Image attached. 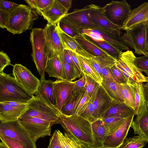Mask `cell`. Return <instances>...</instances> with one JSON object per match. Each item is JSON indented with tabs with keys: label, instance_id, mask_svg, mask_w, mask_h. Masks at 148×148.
<instances>
[{
	"label": "cell",
	"instance_id": "9f6ffc18",
	"mask_svg": "<svg viewBox=\"0 0 148 148\" xmlns=\"http://www.w3.org/2000/svg\"><path fill=\"white\" fill-rule=\"evenodd\" d=\"M90 62L93 66L95 70L98 74L100 79L102 81L103 77L101 74V68L98 61L94 57L89 59Z\"/></svg>",
	"mask_w": 148,
	"mask_h": 148
},
{
	"label": "cell",
	"instance_id": "5bb4252c",
	"mask_svg": "<svg viewBox=\"0 0 148 148\" xmlns=\"http://www.w3.org/2000/svg\"><path fill=\"white\" fill-rule=\"evenodd\" d=\"M87 5L89 8L88 17L91 22L106 30L122 29V27L113 24L107 18L103 7L93 4Z\"/></svg>",
	"mask_w": 148,
	"mask_h": 148
},
{
	"label": "cell",
	"instance_id": "e0dca14e",
	"mask_svg": "<svg viewBox=\"0 0 148 148\" xmlns=\"http://www.w3.org/2000/svg\"><path fill=\"white\" fill-rule=\"evenodd\" d=\"M94 107V116L96 120L100 119L112 102L101 85H99L91 97Z\"/></svg>",
	"mask_w": 148,
	"mask_h": 148
},
{
	"label": "cell",
	"instance_id": "44dd1931",
	"mask_svg": "<svg viewBox=\"0 0 148 148\" xmlns=\"http://www.w3.org/2000/svg\"><path fill=\"white\" fill-rule=\"evenodd\" d=\"M28 109L27 105L23 107L11 106L5 102H0V120L2 123L17 120Z\"/></svg>",
	"mask_w": 148,
	"mask_h": 148
},
{
	"label": "cell",
	"instance_id": "3957f363",
	"mask_svg": "<svg viewBox=\"0 0 148 148\" xmlns=\"http://www.w3.org/2000/svg\"><path fill=\"white\" fill-rule=\"evenodd\" d=\"M34 97L14 77L3 72L0 73V102L13 101L28 103Z\"/></svg>",
	"mask_w": 148,
	"mask_h": 148
},
{
	"label": "cell",
	"instance_id": "c3c4849f",
	"mask_svg": "<svg viewBox=\"0 0 148 148\" xmlns=\"http://www.w3.org/2000/svg\"><path fill=\"white\" fill-rule=\"evenodd\" d=\"M55 0H36L37 9L38 14L44 11Z\"/></svg>",
	"mask_w": 148,
	"mask_h": 148
},
{
	"label": "cell",
	"instance_id": "d6a6232c",
	"mask_svg": "<svg viewBox=\"0 0 148 148\" xmlns=\"http://www.w3.org/2000/svg\"><path fill=\"white\" fill-rule=\"evenodd\" d=\"M57 24L63 32L73 38L81 33L80 30L66 16Z\"/></svg>",
	"mask_w": 148,
	"mask_h": 148
},
{
	"label": "cell",
	"instance_id": "7dc6e473",
	"mask_svg": "<svg viewBox=\"0 0 148 148\" xmlns=\"http://www.w3.org/2000/svg\"><path fill=\"white\" fill-rule=\"evenodd\" d=\"M11 60L7 54L3 51L0 52V73L3 72L5 68L8 65L14 66L11 63Z\"/></svg>",
	"mask_w": 148,
	"mask_h": 148
},
{
	"label": "cell",
	"instance_id": "8fae6325",
	"mask_svg": "<svg viewBox=\"0 0 148 148\" xmlns=\"http://www.w3.org/2000/svg\"><path fill=\"white\" fill-rule=\"evenodd\" d=\"M81 33L96 41H104L117 47L121 51L128 50V46L122 40L120 30H103L93 29L80 30Z\"/></svg>",
	"mask_w": 148,
	"mask_h": 148
},
{
	"label": "cell",
	"instance_id": "6f0895ef",
	"mask_svg": "<svg viewBox=\"0 0 148 148\" xmlns=\"http://www.w3.org/2000/svg\"><path fill=\"white\" fill-rule=\"evenodd\" d=\"M69 51L73 63L79 75L81 76L83 74L81 71L80 64L77 58V55L75 53L69 50Z\"/></svg>",
	"mask_w": 148,
	"mask_h": 148
},
{
	"label": "cell",
	"instance_id": "5b68a950",
	"mask_svg": "<svg viewBox=\"0 0 148 148\" xmlns=\"http://www.w3.org/2000/svg\"><path fill=\"white\" fill-rule=\"evenodd\" d=\"M136 58L131 50L122 52L115 65L123 74L127 84L148 82V77L144 75L138 68Z\"/></svg>",
	"mask_w": 148,
	"mask_h": 148
},
{
	"label": "cell",
	"instance_id": "91938a15",
	"mask_svg": "<svg viewBox=\"0 0 148 148\" xmlns=\"http://www.w3.org/2000/svg\"><path fill=\"white\" fill-rule=\"evenodd\" d=\"M143 92L145 104L147 108H148V82L145 84H143Z\"/></svg>",
	"mask_w": 148,
	"mask_h": 148
},
{
	"label": "cell",
	"instance_id": "9c48e42d",
	"mask_svg": "<svg viewBox=\"0 0 148 148\" xmlns=\"http://www.w3.org/2000/svg\"><path fill=\"white\" fill-rule=\"evenodd\" d=\"M22 125L29 132L34 141L51 135V123L38 118L27 117H20L18 119Z\"/></svg>",
	"mask_w": 148,
	"mask_h": 148
},
{
	"label": "cell",
	"instance_id": "8992f818",
	"mask_svg": "<svg viewBox=\"0 0 148 148\" xmlns=\"http://www.w3.org/2000/svg\"><path fill=\"white\" fill-rule=\"evenodd\" d=\"M59 112L48 105L39 97H34L28 103V109L20 117H34L58 124Z\"/></svg>",
	"mask_w": 148,
	"mask_h": 148
},
{
	"label": "cell",
	"instance_id": "d6986e66",
	"mask_svg": "<svg viewBox=\"0 0 148 148\" xmlns=\"http://www.w3.org/2000/svg\"><path fill=\"white\" fill-rule=\"evenodd\" d=\"M40 81L38 89L34 94L48 105L58 110L56 108V99L53 88V82L51 80H46L45 78L40 79Z\"/></svg>",
	"mask_w": 148,
	"mask_h": 148
},
{
	"label": "cell",
	"instance_id": "603a6c76",
	"mask_svg": "<svg viewBox=\"0 0 148 148\" xmlns=\"http://www.w3.org/2000/svg\"><path fill=\"white\" fill-rule=\"evenodd\" d=\"M56 26L47 23L44 29L50 52H54L60 55L64 52V49L56 30Z\"/></svg>",
	"mask_w": 148,
	"mask_h": 148
},
{
	"label": "cell",
	"instance_id": "83f0119b",
	"mask_svg": "<svg viewBox=\"0 0 148 148\" xmlns=\"http://www.w3.org/2000/svg\"><path fill=\"white\" fill-rule=\"evenodd\" d=\"M128 84L134 93L135 100L134 110L135 115L138 116L143 112L147 108L144 97L143 83H135Z\"/></svg>",
	"mask_w": 148,
	"mask_h": 148
},
{
	"label": "cell",
	"instance_id": "7402d4cb",
	"mask_svg": "<svg viewBox=\"0 0 148 148\" xmlns=\"http://www.w3.org/2000/svg\"><path fill=\"white\" fill-rule=\"evenodd\" d=\"M68 14V11L60 5L56 0H55L49 6L40 12L39 14L47 20L48 23L57 25Z\"/></svg>",
	"mask_w": 148,
	"mask_h": 148
},
{
	"label": "cell",
	"instance_id": "30bf717a",
	"mask_svg": "<svg viewBox=\"0 0 148 148\" xmlns=\"http://www.w3.org/2000/svg\"><path fill=\"white\" fill-rule=\"evenodd\" d=\"M125 0L112 1L103 8L107 18L112 23L122 27L128 18L131 9Z\"/></svg>",
	"mask_w": 148,
	"mask_h": 148
},
{
	"label": "cell",
	"instance_id": "db71d44e",
	"mask_svg": "<svg viewBox=\"0 0 148 148\" xmlns=\"http://www.w3.org/2000/svg\"><path fill=\"white\" fill-rule=\"evenodd\" d=\"M101 68L103 79H105L110 80L117 83L116 79L111 71L110 68L106 67H102Z\"/></svg>",
	"mask_w": 148,
	"mask_h": 148
},
{
	"label": "cell",
	"instance_id": "d590c367",
	"mask_svg": "<svg viewBox=\"0 0 148 148\" xmlns=\"http://www.w3.org/2000/svg\"><path fill=\"white\" fill-rule=\"evenodd\" d=\"M64 52L60 55L62 65L61 79L72 81L78 77L71 66L65 61L63 57Z\"/></svg>",
	"mask_w": 148,
	"mask_h": 148
},
{
	"label": "cell",
	"instance_id": "836d02e7",
	"mask_svg": "<svg viewBox=\"0 0 148 148\" xmlns=\"http://www.w3.org/2000/svg\"><path fill=\"white\" fill-rule=\"evenodd\" d=\"M103 122L106 129V136L114 132L125 122L127 118L108 117L101 118Z\"/></svg>",
	"mask_w": 148,
	"mask_h": 148
},
{
	"label": "cell",
	"instance_id": "484cf974",
	"mask_svg": "<svg viewBox=\"0 0 148 148\" xmlns=\"http://www.w3.org/2000/svg\"><path fill=\"white\" fill-rule=\"evenodd\" d=\"M130 127L134 134L141 136L148 143V108L132 121Z\"/></svg>",
	"mask_w": 148,
	"mask_h": 148
},
{
	"label": "cell",
	"instance_id": "ac0fdd59",
	"mask_svg": "<svg viewBox=\"0 0 148 148\" xmlns=\"http://www.w3.org/2000/svg\"><path fill=\"white\" fill-rule=\"evenodd\" d=\"M148 19V2H144L137 8L131 10L129 16L122 27L126 31Z\"/></svg>",
	"mask_w": 148,
	"mask_h": 148
},
{
	"label": "cell",
	"instance_id": "ee69618b",
	"mask_svg": "<svg viewBox=\"0 0 148 148\" xmlns=\"http://www.w3.org/2000/svg\"><path fill=\"white\" fill-rule=\"evenodd\" d=\"M137 66L141 72H144L148 76V53L143 56L136 57Z\"/></svg>",
	"mask_w": 148,
	"mask_h": 148
},
{
	"label": "cell",
	"instance_id": "bcb514c9",
	"mask_svg": "<svg viewBox=\"0 0 148 148\" xmlns=\"http://www.w3.org/2000/svg\"><path fill=\"white\" fill-rule=\"evenodd\" d=\"M110 69L118 84H127V81L123 74L116 67L115 65L110 68Z\"/></svg>",
	"mask_w": 148,
	"mask_h": 148
},
{
	"label": "cell",
	"instance_id": "f35d334b",
	"mask_svg": "<svg viewBox=\"0 0 148 148\" xmlns=\"http://www.w3.org/2000/svg\"><path fill=\"white\" fill-rule=\"evenodd\" d=\"M82 91L77 93H73L71 97L62 107L60 112L62 114L66 116L73 115L74 109Z\"/></svg>",
	"mask_w": 148,
	"mask_h": 148
},
{
	"label": "cell",
	"instance_id": "6125c7cd",
	"mask_svg": "<svg viewBox=\"0 0 148 148\" xmlns=\"http://www.w3.org/2000/svg\"><path fill=\"white\" fill-rule=\"evenodd\" d=\"M25 1L29 4L31 8L37 11L36 0H25Z\"/></svg>",
	"mask_w": 148,
	"mask_h": 148
},
{
	"label": "cell",
	"instance_id": "4dcf8cb0",
	"mask_svg": "<svg viewBox=\"0 0 148 148\" xmlns=\"http://www.w3.org/2000/svg\"><path fill=\"white\" fill-rule=\"evenodd\" d=\"M77 56L80 64L81 69L83 74H85L90 77L101 85L102 81L89 61V59L86 58L78 55H77Z\"/></svg>",
	"mask_w": 148,
	"mask_h": 148
},
{
	"label": "cell",
	"instance_id": "f546056e",
	"mask_svg": "<svg viewBox=\"0 0 148 148\" xmlns=\"http://www.w3.org/2000/svg\"><path fill=\"white\" fill-rule=\"evenodd\" d=\"M93 137L96 147H102L106 136V129L104 123L101 119L91 123Z\"/></svg>",
	"mask_w": 148,
	"mask_h": 148
},
{
	"label": "cell",
	"instance_id": "8d00e7d4",
	"mask_svg": "<svg viewBox=\"0 0 148 148\" xmlns=\"http://www.w3.org/2000/svg\"><path fill=\"white\" fill-rule=\"evenodd\" d=\"M147 142L141 136L126 138L119 148H143Z\"/></svg>",
	"mask_w": 148,
	"mask_h": 148
},
{
	"label": "cell",
	"instance_id": "f907efd6",
	"mask_svg": "<svg viewBox=\"0 0 148 148\" xmlns=\"http://www.w3.org/2000/svg\"><path fill=\"white\" fill-rule=\"evenodd\" d=\"M10 16V12L0 9V27L6 28Z\"/></svg>",
	"mask_w": 148,
	"mask_h": 148
},
{
	"label": "cell",
	"instance_id": "f1b7e54d",
	"mask_svg": "<svg viewBox=\"0 0 148 148\" xmlns=\"http://www.w3.org/2000/svg\"><path fill=\"white\" fill-rule=\"evenodd\" d=\"M116 82L103 79L101 84L112 103H124L119 92V85Z\"/></svg>",
	"mask_w": 148,
	"mask_h": 148
},
{
	"label": "cell",
	"instance_id": "ab89813d",
	"mask_svg": "<svg viewBox=\"0 0 148 148\" xmlns=\"http://www.w3.org/2000/svg\"><path fill=\"white\" fill-rule=\"evenodd\" d=\"M90 38L93 42L109 55L117 59H119L122 52L119 49L106 42L95 41Z\"/></svg>",
	"mask_w": 148,
	"mask_h": 148
},
{
	"label": "cell",
	"instance_id": "7bdbcfd3",
	"mask_svg": "<svg viewBox=\"0 0 148 148\" xmlns=\"http://www.w3.org/2000/svg\"><path fill=\"white\" fill-rule=\"evenodd\" d=\"M90 98L85 92L84 89L80 94L74 109L73 115L77 114L78 112L90 100Z\"/></svg>",
	"mask_w": 148,
	"mask_h": 148
},
{
	"label": "cell",
	"instance_id": "277c9868",
	"mask_svg": "<svg viewBox=\"0 0 148 148\" xmlns=\"http://www.w3.org/2000/svg\"><path fill=\"white\" fill-rule=\"evenodd\" d=\"M38 18L36 11L23 4L19 5L10 12L6 29L13 35L20 34L32 29Z\"/></svg>",
	"mask_w": 148,
	"mask_h": 148
},
{
	"label": "cell",
	"instance_id": "b9f144b4",
	"mask_svg": "<svg viewBox=\"0 0 148 148\" xmlns=\"http://www.w3.org/2000/svg\"><path fill=\"white\" fill-rule=\"evenodd\" d=\"M101 67L111 68L115 65L117 59L110 55L101 56L94 57Z\"/></svg>",
	"mask_w": 148,
	"mask_h": 148
},
{
	"label": "cell",
	"instance_id": "94428289",
	"mask_svg": "<svg viewBox=\"0 0 148 148\" xmlns=\"http://www.w3.org/2000/svg\"><path fill=\"white\" fill-rule=\"evenodd\" d=\"M145 42L146 50L148 53V19L145 21Z\"/></svg>",
	"mask_w": 148,
	"mask_h": 148
},
{
	"label": "cell",
	"instance_id": "681fc988",
	"mask_svg": "<svg viewBox=\"0 0 148 148\" xmlns=\"http://www.w3.org/2000/svg\"><path fill=\"white\" fill-rule=\"evenodd\" d=\"M86 83V76L84 74H83L80 79L74 82L73 93H77L82 91L84 88Z\"/></svg>",
	"mask_w": 148,
	"mask_h": 148
},
{
	"label": "cell",
	"instance_id": "f6af8a7d",
	"mask_svg": "<svg viewBox=\"0 0 148 148\" xmlns=\"http://www.w3.org/2000/svg\"><path fill=\"white\" fill-rule=\"evenodd\" d=\"M1 142L7 148H24L20 143L14 139L0 134Z\"/></svg>",
	"mask_w": 148,
	"mask_h": 148
},
{
	"label": "cell",
	"instance_id": "e575fe53",
	"mask_svg": "<svg viewBox=\"0 0 148 148\" xmlns=\"http://www.w3.org/2000/svg\"><path fill=\"white\" fill-rule=\"evenodd\" d=\"M94 114V107L92 99L91 97L90 100L78 112L77 115L85 119L92 123L96 121Z\"/></svg>",
	"mask_w": 148,
	"mask_h": 148
},
{
	"label": "cell",
	"instance_id": "52a82bcc",
	"mask_svg": "<svg viewBox=\"0 0 148 148\" xmlns=\"http://www.w3.org/2000/svg\"><path fill=\"white\" fill-rule=\"evenodd\" d=\"M0 134L14 139L24 148H37L36 142L32 139L28 131L18 120L6 123L0 122Z\"/></svg>",
	"mask_w": 148,
	"mask_h": 148
},
{
	"label": "cell",
	"instance_id": "680465c9",
	"mask_svg": "<svg viewBox=\"0 0 148 148\" xmlns=\"http://www.w3.org/2000/svg\"><path fill=\"white\" fill-rule=\"evenodd\" d=\"M63 7L68 11L71 8L72 1L71 0H56Z\"/></svg>",
	"mask_w": 148,
	"mask_h": 148
},
{
	"label": "cell",
	"instance_id": "11a10c76",
	"mask_svg": "<svg viewBox=\"0 0 148 148\" xmlns=\"http://www.w3.org/2000/svg\"><path fill=\"white\" fill-rule=\"evenodd\" d=\"M51 148H61L56 130L50 140L49 145Z\"/></svg>",
	"mask_w": 148,
	"mask_h": 148
},
{
	"label": "cell",
	"instance_id": "cb8c5ba5",
	"mask_svg": "<svg viewBox=\"0 0 148 148\" xmlns=\"http://www.w3.org/2000/svg\"><path fill=\"white\" fill-rule=\"evenodd\" d=\"M133 114H135L134 110L124 103H112L101 118L112 117L127 118Z\"/></svg>",
	"mask_w": 148,
	"mask_h": 148
},
{
	"label": "cell",
	"instance_id": "f5cc1de1",
	"mask_svg": "<svg viewBox=\"0 0 148 148\" xmlns=\"http://www.w3.org/2000/svg\"><path fill=\"white\" fill-rule=\"evenodd\" d=\"M63 57L65 62L71 66L78 78L80 77L81 76L79 75L76 67L73 63L71 57L69 53V50H64Z\"/></svg>",
	"mask_w": 148,
	"mask_h": 148
},
{
	"label": "cell",
	"instance_id": "7a4b0ae2",
	"mask_svg": "<svg viewBox=\"0 0 148 148\" xmlns=\"http://www.w3.org/2000/svg\"><path fill=\"white\" fill-rule=\"evenodd\" d=\"M30 38L32 47L31 56L33 60L36 65L40 79H44L45 68L50 52L44 29L32 28Z\"/></svg>",
	"mask_w": 148,
	"mask_h": 148
},
{
	"label": "cell",
	"instance_id": "7c38bea8",
	"mask_svg": "<svg viewBox=\"0 0 148 148\" xmlns=\"http://www.w3.org/2000/svg\"><path fill=\"white\" fill-rule=\"evenodd\" d=\"M13 74L16 80L28 92L34 95L37 90L40 81L26 67L20 64L13 66Z\"/></svg>",
	"mask_w": 148,
	"mask_h": 148
},
{
	"label": "cell",
	"instance_id": "74e56055",
	"mask_svg": "<svg viewBox=\"0 0 148 148\" xmlns=\"http://www.w3.org/2000/svg\"><path fill=\"white\" fill-rule=\"evenodd\" d=\"M57 133L61 148H82L79 144L66 132L63 134L60 131L57 130Z\"/></svg>",
	"mask_w": 148,
	"mask_h": 148
},
{
	"label": "cell",
	"instance_id": "e7e4bbea",
	"mask_svg": "<svg viewBox=\"0 0 148 148\" xmlns=\"http://www.w3.org/2000/svg\"><path fill=\"white\" fill-rule=\"evenodd\" d=\"M0 148H7L1 141L0 143Z\"/></svg>",
	"mask_w": 148,
	"mask_h": 148
},
{
	"label": "cell",
	"instance_id": "4316f807",
	"mask_svg": "<svg viewBox=\"0 0 148 148\" xmlns=\"http://www.w3.org/2000/svg\"><path fill=\"white\" fill-rule=\"evenodd\" d=\"M62 65L60 55L54 52H50L45 71L50 77L61 79Z\"/></svg>",
	"mask_w": 148,
	"mask_h": 148
},
{
	"label": "cell",
	"instance_id": "03108f58",
	"mask_svg": "<svg viewBox=\"0 0 148 148\" xmlns=\"http://www.w3.org/2000/svg\"><path fill=\"white\" fill-rule=\"evenodd\" d=\"M47 148H51V147H50V146L49 145Z\"/></svg>",
	"mask_w": 148,
	"mask_h": 148
},
{
	"label": "cell",
	"instance_id": "1f68e13d",
	"mask_svg": "<svg viewBox=\"0 0 148 148\" xmlns=\"http://www.w3.org/2000/svg\"><path fill=\"white\" fill-rule=\"evenodd\" d=\"M120 95L124 103L134 110L135 100L134 93L127 84L119 85Z\"/></svg>",
	"mask_w": 148,
	"mask_h": 148
},
{
	"label": "cell",
	"instance_id": "d4e9b609",
	"mask_svg": "<svg viewBox=\"0 0 148 148\" xmlns=\"http://www.w3.org/2000/svg\"><path fill=\"white\" fill-rule=\"evenodd\" d=\"M74 38L85 51L94 57L109 55L93 42L89 36L85 34L81 33Z\"/></svg>",
	"mask_w": 148,
	"mask_h": 148
},
{
	"label": "cell",
	"instance_id": "60d3db41",
	"mask_svg": "<svg viewBox=\"0 0 148 148\" xmlns=\"http://www.w3.org/2000/svg\"><path fill=\"white\" fill-rule=\"evenodd\" d=\"M84 74L86 77V83L84 89L88 95L91 97L100 85L90 77L85 74Z\"/></svg>",
	"mask_w": 148,
	"mask_h": 148
},
{
	"label": "cell",
	"instance_id": "6da1fadb",
	"mask_svg": "<svg viewBox=\"0 0 148 148\" xmlns=\"http://www.w3.org/2000/svg\"><path fill=\"white\" fill-rule=\"evenodd\" d=\"M58 124L82 147L95 146L91 123L87 120L77 114L66 116L59 112Z\"/></svg>",
	"mask_w": 148,
	"mask_h": 148
},
{
	"label": "cell",
	"instance_id": "ba28073f",
	"mask_svg": "<svg viewBox=\"0 0 148 148\" xmlns=\"http://www.w3.org/2000/svg\"><path fill=\"white\" fill-rule=\"evenodd\" d=\"M145 21L121 36L123 42L133 48L138 55L144 56L148 54L145 47Z\"/></svg>",
	"mask_w": 148,
	"mask_h": 148
},
{
	"label": "cell",
	"instance_id": "ffe728a7",
	"mask_svg": "<svg viewBox=\"0 0 148 148\" xmlns=\"http://www.w3.org/2000/svg\"><path fill=\"white\" fill-rule=\"evenodd\" d=\"M56 30L64 50L71 51L76 55L87 59H90L94 57L85 51L74 38L63 32L58 24L56 27Z\"/></svg>",
	"mask_w": 148,
	"mask_h": 148
},
{
	"label": "cell",
	"instance_id": "816d5d0a",
	"mask_svg": "<svg viewBox=\"0 0 148 148\" xmlns=\"http://www.w3.org/2000/svg\"><path fill=\"white\" fill-rule=\"evenodd\" d=\"M19 4L10 1L0 0V9L10 12Z\"/></svg>",
	"mask_w": 148,
	"mask_h": 148
},
{
	"label": "cell",
	"instance_id": "be15d7a7",
	"mask_svg": "<svg viewBox=\"0 0 148 148\" xmlns=\"http://www.w3.org/2000/svg\"><path fill=\"white\" fill-rule=\"evenodd\" d=\"M82 148H107L103 147H82Z\"/></svg>",
	"mask_w": 148,
	"mask_h": 148
},
{
	"label": "cell",
	"instance_id": "9a60e30c",
	"mask_svg": "<svg viewBox=\"0 0 148 148\" xmlns=\"http://www.w3.org/2000/svg\"><path fill=\"white\" fill-rule=\"evenodd\" d=\"M53 88L56 101V108L59 112L73 93L74 82L57 79L53 82Z\"/></svg>",
	"mask_w": 148,
	"mask_h": 148
},
{
	"label": "cell",
	"instance_id": "4fadbf2b",
	"mask_svg": "<svg viewBox=\"0 0 148 148\" xmlns=\"http://www.w3.org/2000/svg\"><path fill=\"white\" fill-rule=\"evenodd\" d=\"M133 114L129 116L119 127L111 134L106 136L103 142V147L119 148L126 138L134 116Z\"/></svg>",
	"mask_w": 148,
	"mask_h": 148
},
{
	"label": "cell",
	"instance_id": "2e32d148",
	"mask_svg": "<svg viewBox=\"0 0 148 148\" xmlns=\"http://www.w3.org/2000/svg\"><path fill=\"white\" fill-rule=\"evenodd\" d=\"M89 10V8L87 5L81 9H75L73 12L68 13L66 16L80 30L93 29L106 30L89 20L88 17Z\"/></svg>",
	"mask_w": 148,
	"mask_h": 148
}]
</instances>
